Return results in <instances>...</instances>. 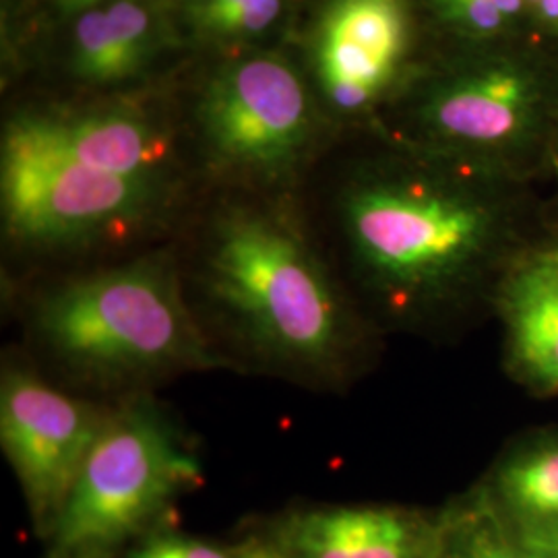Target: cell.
<instances>
[{"label": "cell", "instance_id": "24", "mask_svg": "<svg viewBox=\"0 0 558 558\" xmlns=\"http://www.w3.org/2000/svg\"><path fill=\"white\" fill-rule=\"evenodd\" d=\"M435 558H437V555H435Z\"/></svg>", "mask_w": 558, "mask_h": 558}, {"label": "cell", "instance_id": "18", "mask_svg": "<svg viewBox=\"0 0 558 558\" xmlns=\"http://www.w3.org/2000/svg\"><path fill=\"white\" fill-rule=\"evenodd\" d=\"M435 2L445 20L453 23L461 32L476 38L499 36L513 23L488 0H435Z\"/></svg>", "mask_w": 558, "mask_h": 558}, {"label": "cell", "instance_id": "9", "mask_svg": "<svg viewBox=\"0 0 558 558\" xmlns=\"http://www.w3.org/2000/svg\"><path fill=\"white\" fill-rule=\"evenodd\" d=\"M294 558H435L439 518L387 505L290 511L263 534Z\"/></svg>", "mask_w": 558, "mask_h": 558}, {"label": "cell", "instance_id": "13", "mask_svg": "<svg viewBox=\"0 0 558 558\" xmlns=\"http://www.w3.org/2000/svg\"><path fill=\"white\" fill-rule=\"evenodd\" d=\"M480 490L525 548L558 558V437L511 449Z\"/></svg>", "mask_w": 558, "mask_h": 558}, {"label": "cell", "instance_id": "8", "mask_svg": "<svg viewBox=\"0 0 558 558\" xmlns=\"http://www.w3.org/2000/svg\"><path fill=\"white\" fill-rule=\"evenodd\" d=\"M553 106V83L521 59H490L461 69L430 94L428 129L456 147L509 156L530 147Z\"/></svg>", "mask_w": 558, "mask_h": 558}, {"label": "cell", "instance_id": "23", "mask_svg": "<svg viewBox=\"0 0 558 558\" xmlns=\"http://www.w3.org/2000/svg\"><path fill=\"white\" fill-rule=\"evenodd\" d=\"M387 2H398L399 4V0H387Z\"/></svg>", "mask_w": 558, "mask_h": 558}, {"label": "cell", "instance_id": "16", "mask_svg": "<svg viewBox=\"0 0 558 558\" xmlns=\"http://www.w3.org/2000/svg\"><path fill=\"white\" fill-rule=\"evenodd\" d=\"M281 0H193L189 20L209 40L255 38L278 20Z\"/></svg>", "mask_w": 558, "mask_h": 558}, {"label": "cell", "instance_id": "3", "mask_svg": "<svg viewBox=\"0 0 558 558\" xmlns=\"http://www.w3.org/2000/svg\"><path fill=\"white\" fill-rule=\"evenodd\" d=\"M362 276L387 304L412 311L451 299L484 259L497 220L478 197L430 180H371L343 201Z\"/></svg>", "mask_w": 558, "mask_h": 558}, {"label": "cell", "instance_id": "12", "mask_svg": "<svg viewBox=\"0 0 558 558\" xmlns=\"http://www.w3.org/2000/svg\"><path fill=\"white\" fill-rule=\"evenodd\" d=\"M509 366L534 391L558 393V251L519 263L502 281Z\"/></svg>", "mask_w": 558, "mask_h": 558}, {"label": "cell", "instance_id": "1", "mask_svg": "<svg viewBox=\"0 0 558 558\" xmlns=\"http://www.w3.org/2000/svg\"><path fill=\"white\" fill-rule=\"evenodd\" d=\"M203 294L226 333L263 366L323 385L341 375L352 319L288 223L246 209L228 214L205 260Z\"/></svg>", "mask_w": 558, "mask_h": 558}, {"label": "cell", "instance_id": "10", "mask_svg": "<svg viewBox=\"0 0 558 558\" xmlns=\"http://www.w3.org/2000/svg\"><path fill=\"white\" fill-rule=\"evenodd\" d=\"M405 46L398 2L336 0L320 25L317 66L327 98L359 110L391 80Z\"/></svg>", "mask_w": 558, "mask_h": 558}, {"label": "cell", "instance_id": "6", "mask_svg": "<svg viewBox=\"0 0 558 558\" xmlns=\"http://www.w3.org/2000/svg\"><path fill=\"white\" fill-rule=\"evenodd\" d=\"M0 193L13 239L62 246L140 223L158 201V177H119L71 161L2 151Z\"/></svg>", "mask_w": 558, "mask_h": 558}, {"label": "cell", "instance_id": "21", "mask_svg": "<svg viewBox=\"0 0 558 558\" xmlns=\"http://www.w3.org/2000/svg\"><path fill=\"white\" fill-rule=\"evenodd\" d=\"M108 2H112V0H57V4H59L62 11L73 13V15H81V13L89 11V9H96V7L108 4Z\"/></svg>", "mask_w": 558, "mask_h": 558}, {"label": "cell", "instance_id": "22", "mask_svg": "<svg viewBox=\"0 0 558 558\" xmlns=\"http://www.w3.org/2000/svg\"><path fill=\"white\" fill-rule=\"evenodd\" d=\"M488 2H493L509 21H518L527 9L525 0H488Z\"/></svg>", "mask_w": 558, "mask_h": 558}, {"label": "cell", "instance_id": "19", "mask_svg": "<svg viewBox=\"0 0 558 558\" xmlns=\"http://www.w3.org/2000/svg\"><path fill=\"white\" fill-rule=\"evenodd\" d=\"M240 558H294L281 550L271 539L259 536L242 539L239 544Z\"/></svg>", "mask_w": 558, "mask_h": 558}, {"label": "cell", "instance_id": "7", "mask_svg": "<svg viewBox=\"0 0 558 558\" xmlns=\"http://www.w3.org/2000/svg\"><path fill=\"white\" fill-rule=\"evenodd\" d=\"M203 126L218 160L278 177L308 137V101L294 69L278 57H253L223 69L203 100Z\"/></svg>", "mask_w": 558, "mask_h": 558}, {"label": "cell", "instance_id": "20", "mask_svg": "<svg viewBox=\"0 0 558 558\" xmlns=\"http://www.w3.org/2000/svg\"><path fill=\"white\" fill-rule=\"evenodd\" d=\"M534 13L538 15L542 25H546L558 36V0H538V4L534 7Z\"/></svg>", "mask_w": 558, "mask_h": 558}, {"label": "cell", "instance_id": "14", "mask_svg": "<svg viewBox=\"0 0 558 558\" xmlns=\"http://www.w3.org/2000/svg\"><path fill=\"white\" fill-rule=\"evenodd\" d=\"M437 558L539 557L507 530L478 486L440 513Z\"/></svg>", "mask_w": 558, "mask_h": 558}, {"label": "cell", "instance_id": "4", "mask_svg": "<svg viewBox=\"0 0 558 558\" xmlns=\"http://www.w3.org/2000/svg\"><path fill=\"white\" fill-rule=\"evenodd\" d=\"M199 482L195 451L151 399L108 410L50 538L52 558L114 557Z\"/></svg>", "mask_w": 558, "mask_h": 558}, {"label": "cell", "instance_id": "11", "mask_svg": "<svg viewBox=\"0 0 558 558\" xmlns=\"http://www.w3.org/2000/svg\"><path fill=\"white\" fill-rule=\"evenodd\" d=\"M2 151L71 161L119 177H158L163 143L124 112L83 117H23L4 133Z\"/></svg>", "mask_w": 558, "mask_h": 558}, {"label": "cell", "instance_id": "15", "mask_svg": "<svg viewBox=\"0 0 558 558\" xmlns=\"http://www.w3.org/2000/svg\"><path fill=\"white\" fill-rule=\"evenodd\" d=\"M73 69L87 83H114L140 71L101 7L81 13L73 29Z\"/></svg>", "mask_w": 558, "mask_h": 558}, {"label": "cell", "instance_id": "2", "mask_svg": "<svg viewBox=\"0 0 558 558\" xmlns=\"http://www.w3.org/2000/svg\"><path fill=\"white\" fill-rule=\"evenodd\" d=\"M41 350L64 375L124 389L230 364L195 319L170 257L143 259L71 279L34 311Z\"/></svg>", "mask_w": 558, "mask_h": 558}, {"label": "cell", "instance_id": "5", "mask_svg": "<svg viewBox=\"0 0 558 558\" xmlns=\"http://www.w3.org/2000/svg\"><path fill=\"white\" fill-rule=\"evenodd\" d=\"M106 416L108 410L62 393L23 366L4 364L0 445L41 538H52Z\"/></svg>", "mask_w": 558, "mask_h": 558}, {"label": "cell", "instance_id": "17", "mask_svg": "<svg viewBox=\"0 0 558 558\" xmlns=\"http://www.w3.org/2000/svg\"><path fill=\"white\" fill-rule=\"evenodd\" d=\"M120 558H240L239 544L223 546L177 530H154L122 550Z\"/></svg>", "mask_w": 558, "mask_h": 558}]
</instances>
